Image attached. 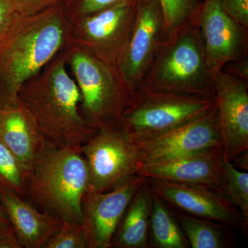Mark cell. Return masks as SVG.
I'll list each match as a JSON object with an SVG mask.
<instances>
[{
    "instance_id": "obj_9",
    "label": "cell",
    "mask_w": 248,
    "mask_h": 248,
    "mask_svg": "<svg viewBox=\"0 0 248 248\" xmlns=\"http://www.w3.org/2000/svg\"><path fill=\"white\" fill-rule=\"evenodd\" d=\"M164 40V15L159 0H140L128 45L117 63L130 97L143 86Z\"/></svg>"
},
{
    "instance_id": "obj_31",
    "label": "cell",
    "mask_w": 248,
    "mask_h": 248,
    "mask_svg": "<svg viewBox=\"0 0 248 248\" xmlns=\"http://www.w3.org/2000/svg\"><path fill=\"white\" fill-rule=\"evenodd\" d=\"M0 248H23L16 236L0 234Z\"/></svg>"
},
{
    "instance_id": "obj_22",
    "label": "cell",
    "mask_w": 248,
    "mask_h": 248,
    "mask_svg": "<svg viewBox=\"0 0 248 248\" xmlns=\"http://www.w3.org/2000/svg\"><path fill=\"white\" fill-rule=\"evenodd\" d=\"M29 176V171L0 140V189L28 201Z\"/></svg>"
},
{
    "instance_id": "obj_14",
    "label": "cell",
    "mask_w": 248,
    "mask_h": 248,
    "mask_svg": "<svg viewBox=\"0 0 248 248\" xmlns=\"http://www.w3.org/2000/svg\"><path fill=\"white\" fill-rule=\"evenodd\" d=\"M143 181L137 174L113 190L85 194L82 210L91 248H111L116 230Z\"/></svg>"
},
{
    "instance_id": "obj_7",
    "label": "cell",
    "mask_w": 248,
    "mask_h": 248,
    "mask_svg": "<svg viewBox=\"0 0 248 248\" xmlns=\"http://www.w3.org/2000/svg\"><path fill=\"white\" fill-rule=\"evenodd\" d=\"M140 1L126 0L89 16L68 19L69 44L117 66L133 32Z\"/></svg>"
},
{
    "instance_id": "obj_12",
    "label": "cell",
    "mask_w": 248,
    "mask_h": 248,
    "mask_svg": "<svg viewBox=\"0 0 248 248\" xmlns=\"http://www.w3.org/2000/svg\"><path fill=\"white\" fill-rule=\"evenodd\" d=\"M210 68L215 75L229 62L248 58V29L216 0H203L197 19Z\"/></svg>"
},
{
    "instance_id": "obj_23",
    "label": "cell",
    "mask_w": 248,
    "mask_h": 248,
    "mask_svg": "<svg viewBox=\"0 0 248 248\" xmlns=\"http://www.w3.org/2000/svg\"><path fill=\"white\" fill-rule=\"evenodd\" d=\"M159 1L164 15V40L186 24L197 23L203 0H159Z\"/></svg>"
},
{
    "instance_id": "obj_13",
    "label": "cell",
    "mask_w": 248,
    "mask_h": 248,
    "mask_svg": "<svg viewBox=\"0 0 248 248\" xmlns=\"http://www.w3.org/2000/svg\"><path fill=\"white\" fill-rule=\"evenodd\" d=\"M215 92L223 155L231 161L248 151V82L220 71Z\"/></svg>"
},
{
    "instance_id": "obj_10",
    "label": "cell",
    "mask_w": 248,
    "mask_h": 248,
    "mask_svg": "<svg viewBox=\"0 0 248 248\" xmlns=\"http://www.w3.org/2000/svg\"><path fill=\"white\" fill-rule=\"evenodd\" d=\"M140 165L222 148L217 107L208 113L153 138L133 142Z\"/></svg>"
},
{
    "instance_id": "obj_30",
    "label": "cell",
    "mask_w": 248,
    "mask_h": 248,
    "mask_svg": "<svg viewBox=\"0 0 248 248\" xmlns=\"http://www.w3.org/2000/svg\"><path fill=\"white\" fill-rule=\"evenodd\" d=\"M0 234L16 236L7 215L0 202Z\"/></svg>"
},
{
    "instance_id": "obj_2",
    "label": "cell",
    "mask_w": 248,
    "mask_h": 248,
    "mask_svg": "<svg viewBox=\"0 0 248 248\" xmlns=\"http://www.w3.org/2000/svg\"><path fill=\"white\" fill-rule=\"evenodd\" d=\"M18 97L50 144L80 148L97 132L81 113V93L64 50L23 85Z\"/></svg>"
},
{
    "instance_id": "obj_21",
    "label": "cell",
    "mask_w": 248,
    "mask_h": 248,
    "mask_svg": "<svg viewBox=\"0 0 248 248\" xmlns=\"http://www.w3.org/2000/svg\"><path fill=\"white\" fill-rule=\"evenodd\" d=\"M220 191L248 221V173L236 169L223 155Z\"/></svg>"
},
{
    "instance_id": "obj_6",
    "label": "cell",
    "mask_w": 248,
    "mask_h": 248,
    "mask_svg": "<svg viewBox=\"0 0 248 248\" xmlns=\"http://www.w3.org/2000/svg\"><path fill=\"white\" fill-rule=\"evenodd\" d=\"M216 99L141 86L130 97L120 128L133 142L166 133L208 113Z\"/></svg>"
},
{
    "instance_id": "obj_3",
    "label": "cell",
    "mask_w": 248,
    "mask_h": 248,
    "mask_svg": "<svg viewBox=\"0 0 248 248\" xmlns=\"http://www.w3.org/2000/svg\"><path fill=\"white\" fill-rule=\"evenodd\" d=\"M89 177L79 148L58 147L45 140L30 172L28 201L62 221L83 222Z\"/></svg>"
},
{
    "instance_id": "obj_24",
    "label": "cell",
    "mask_w": 248,
    "mask_h": 248,
    "mask_svg": "<svg viewBox=\"0 0 248 248\" xmlns=\"http://www.w3.org/2000/svg\"><path fill=\"white\" fill-rule=\"evenodd\" d=\"M44 248H91L89 230L83 222L63 221Z\"/></svg>"
},
{
    "instance_id": "obj_19",
    "label": "cell",
    "mask_w": 248,
    "mask_h": 248,
    "mask_svg": "<svg viewBox=\"0 0 248 248\" xmlns=\"http://www.w3.org/2000/svg\"><path fill=\"white\" fill-rule=\"evenodd\" d=\"M192 248H226L232 245L231 227L198 218L169 206Z\"/></svg>"
},
{
    "instance_id": "obj_5",
    "label": "cell",
    "mask_w": 248,
    "mask_h": 248,
    "mask_svg": "<svg viewBox=\"0 0 248 248\" xmlns=\"http://www.w3.org/2000/svg\"><path fill=\"white\" fill-rule=\"evenodd\" d=\"M64 53L68 70L81 93L85 120L97 130L120 128L130 95L117 68L72 44L66 46Z\"/></svg>"
},
{
    "instance_id": "obj_18",
    "label": "cell",
    "mask_w": 248,
    "mask_h": 248,
    "mask_svg": "<svg viewBox=\"0 0 248 248\" xmlns=\"http://www.w3.org/2000/svg\"><path fill=\"white\" fill-rule=\"evenodd\" d=\"M153 193L146 181L129 203L111 242V248H149Z\"/></svg>"
},
{
    "instance_id": "obj_8",
    "label": "cell",
    "mask_w": 248,
    "mask_h": 248,
    "mask_svg": "<svg viewBox=\"0 0 248 248\" xmlns=\"http://www.w3.org/2000/svg\"><path fill=\"white\" fill-rule=\"evenodd\" d=\"M80 150L89 169L87 192L112 190L137 175L140 162L133 142L120 128L97 130Z\"/></svg>"
},
{
    "instance_id": "obj_4",
    "label": "cell",
    "mask_w": 248,
    "mask_h": 248,
    "mask_svg": "<svg viewBox=\"0 0 248 248\" xmlns=\"http://www.w3.org/2000/svg\"><path fill=\"white\" fill-rule=\"evenodd\" d=\"M215 76L198 24L190 23L163 41L143 86L216 99Z\"/></svg>"
},
{
    "instance_id": "obj_17",
    "label": "cell",
    "mask_w": 248,
    "mask_h": 248,
    "mask_svg": "<svg viewBox=\"0 0 248 248\" xmlns=\"http://www.w3.org/2000/svg\"><path fill=\"white\" fill-rule=\"evenodd\" d=\"M0 140L29 173L45 143L33 117L19 100L0 108Z\"/></svg>"
},
{
    "instance_id": "obj_15",
    "label": "cell",
    "mask_w": 248,
    "mask_h": 248,
    "mask_svg": "<svg viewBox=\"0 0 248 248\" xmlns=\"http://www.w3.org/2000/svg\"><path fill=\"white\" fill-rule=\"evenodd\" d=\"M223 149L211 150L142 164L137 174L143 179L202 184L220 190L222 180Z\"/></svg>"
},
{
    "instance_id": "obj_1",
    "label": "cell",
    "mask_w": 248,
    "mask_h": 248,
    "mask_svg": "<svg viewBox=\"0 0 248 248\" xmlns=\"http://www.w3.org/2000/svg\"><path fill=\"white\" fill-rule=\"evenodd\" d=\"M68 44V20L62 4L16 15L0 39V108L16 105L23 85Z\"/></svg>"
},
{
    "instance_id": "obj_25",
    "label": "cell",
    "mask_w": 248,
    "mask_h": 248,
    "mask_svg": "<svg viewBox=\"0 0 248 248\" xmlns=\"http://www.w3.org/2000/svg\"><path fill=\"white\" fill-rule=\"evenodd\" d=\"M126 0H65L63 11L68 20L94 14Z\"/></svg>"
},
{
    "instance_id": "obj_16",
    "label": "cell",
    "mask_w": 248,
    "mask_h": 248,
    "mask_svg": "<svg viewBox=\"0 0 248 248\" xmlns=\"http://www.w3.org/2000/svg\"><path fill=\"white\" fill-rule=\"evenodd\" d=\"M0 202L22 248H44L63 223L11 191L0 189Z\"/></svg>"
},
{
    "instance_id": "obj_26",
    "label": "cell",
    "mask_w": 248,
    "mask_h": 248,
    "mask_svg": "<svg viewBox=\"0 0 248 248\" xmlns=\"http://www.w3.org/2000/svg\"><path fill=\"white\" fill-rule=\"evenodd\" d=\"M17 14L31 15L63 4L65 0H11Z\"/></svg>"
},
{
    "instance_id": "obj_28",
    "label": "cell",
    "mask_w": 248,
    "mask_h": 248,
    "mask_svg": "<svg viewBox=\"0 0 248 248\" xmlns=\"http://www.w3.org/2000/svg\"><path fill=\"white\" fill-rule=\"evenodd\" d=\"M17 14L11 0H0V39L6 33Z\"/></svg>"
},
{
    "instance_id": "obj_32",
    "label": "cell",
    "mask_w": 248,
    "mask_h": 248,
    "mask_svg": "<svg viewBox=\"0 0 248 248\" xmlns=\"http://www.w3.org/2000/svg\"><path fill=\"white\" fill-rule=\"evenodd\" d=\"M248 151L241 153L239 156L231 161L232 164L238 169L248 170Z\"/></svg>"
},
{
    "instance_id": "obj_20",
    "label": "cell",
    "mask_w": 248,
    "mask_h": 248,
    "mask_svg": "<svg viewBox=\"0 0 248 248\" xmlns=\"http://www.w3.org/2000/svg\"><path fill=\"white\" fill-rule=\"evenodd\" d=\"M177 219L164 201L153 194L149 223V248H190Z\"/></svg>"
},
{
    "instance_id": "obj_11",
    "label": "cell",
    "mask_w": 248,
    "mask_h": 248,
    "mask_svg": "<svg viewBox=\"0 0 248 248\" xmlns=\"http://www.w3.org/2000/svg\"><path fill=\"white\" fill-rule=\"evenodd\" d=\"M153 195L169 206L232 228H246L241 213L221 191L202 184L144 179Z\"/></svg>"
},
{
    "instance_id": "obj_29",
    "label": "cell",
    "mask_w": 248,
    "mask_h": 248,
    "mask_svg": "<svg viewBox=\"0 0 248 248\" xmlns=\"http://www.w3.org/2000/svg\"><path fill=\"white\" fill-rule=\"evenodd\" d=\"M221 71L248 82V58L229 62L223 66Z\"/></svg>"
},
{
    "instance_id": "obj_27",
    "label": "cell",
    "mask_w": 248,
    "mask_h": 248,
    "mask_svg": "<svg viewBox=\"0 0 248 248\" xmlns=\"http://www.w3.org/2000/svg\"><path fill=\"white\" fill-rule=\"evenodd\" d=\"M236 22L248 29V0H216Z\"/></svg>"
}]
</instances>
